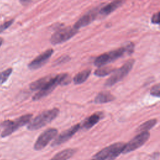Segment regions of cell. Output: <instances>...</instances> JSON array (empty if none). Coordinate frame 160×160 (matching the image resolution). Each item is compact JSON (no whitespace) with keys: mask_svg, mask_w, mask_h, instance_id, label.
Masks as SVG:
<instances>
[{"mask_svg":"<svg viewBox=\"0 0 160 160\" xmlns=\"http://www.w3.org/2000/svg\"><path fill=\"white\" fill-rule=\"evenodd\" d=\"M52 76L51 75H48L44 77H42L32 82H31L29 84V88L31 91H37V90H41L42 88H43L46 84L49 81V80L51 79Z\"/></svg>","mask_w":160,"mask_h":160,"instance_id":"cell-17","label":"cell"},{"mask_svg":"<svg viewBox=\"0 0 160 160\" xmlns=\"http://www.w3.org/2000/svg\"><path fill=\"white\" fill-rule=\"evenodd\" d=\"M71 81V78L67 73H61L52 76L46 85L33 96L32 99L39 100L50 94L58 85H67Z\"/></svg>","mask_w":160,"mask_h":160,"instance_id":"cell-2","label":"cell"},{"mask_svg":"<svg viewBox=\"0 0 160 160\" xmlns=\"http://www.w3.org/2000/svg\"><path fill=\"white\" fill-rule=\"evenodd\" d=\"M81 127L80 124H76L74 126H71L69 129L65 130L62 132L59 135L56 136L51 143V147H56L59 145H61L66 141H68L69 139H71L79 129Z\"/></svg>","mask_w":160,"mask_h":160,"instance_id":"cell-10","label":"cell"},{"mask_svg":"<svg viewBox=\"0 0 160 160\" xmlns=\"http://www.w3.org/2000/svg\"><path fill=\"white\" fill-rule=\"evenodd\" d=\"M13 22H14V19H11V20H9V21H8L5 22L4 24H1V25L0 26V32L4 31L6 29H7L8 28H9V27L12 24V23Z\"/></svg>","mask_w":160,"mask_h":160,"instance_id":"cell-23","label":"cell"},{"mask_svg":"<svg viewBox=\"0 0 160 160\" xmlns=\"http://www.w3.org/2000/svg\"><path fill=\"white\" fill-rule=\"evenodd\" d=\"M76 152L74 148H68L59 151L49 160H68L71 158Z\"/></svg>","mask_w":160,"mask_h":160,"instance_id":"cell-15","label":"cell"},{"mask_svg":"<svg viewBox=\"0 0 160 160\" xmlns=\"http://www.w3.org/2000/svg\"><path fill=\"white\" fill-rule=\"evenodd\" d=\"M157 123V119H149L142 124H141L136 129V131L138 132H142L144 131H148V130H150L152 129Z\"/></svg>","mask_w":160,"mask_h":160,"instance_id":"cell-20","label":"cell"},{"mask_svg":"<svg viewBox=\"0 0 160 160\" xmlns=\"http://www.w3.org/2000/svg\"><path fill=\"white\" fill-rule=\"evenodd\" d=\"M134 44L131 42H129L121 48L98 56L94 59V64L98 67L105 66V65L122 57L124 53L131 54L134 51Z\"/></svg>","mask_w":160,"mask_h":160,"instance_id":"cell-1","label":"cell"},{"mask_svg":"<svg viewBox=\"0 0 160 160\" xmlns=\"http://www.w3.org/2000/svg\"><path fill=\"white\" fill-rule=\"evenodd\" d=\"M115 70L116 68L112 66H102L97 69L94 71V74L95 76L98 77H104L105 76H108L111 73H113Z\"/></svg>","mask_w":160,"mask_h":160,"instance_id":"cell-19","label":"cell"},{"mask_svg":"<svg viewBox=\"0 0 160 160\" xmlns=\"http://www.w3.org/2000/svg\"><path fill=\"white\" fill-rule=\"evenodd\" d=\"M134 62L135 61L134 59H129L121 68L116 69L112 76L107 79L104 83V86L106 87H110L121 81L131 71Z\"/></svg>","mask_w":160,"mask_h":160,"instance_id":"cell-5","label":"cell"},{"mask_svg":"<svg viewBox=\"0 0 160 160\" xmlns=\"http://www.w3.org/2000/svg\"><path fill=\"white\" fill-rule=\"evenodd\" d=\"M12 71V68H9L0 72V84H2L7 81V79L11 75Z\"/></svg>","mask_w":160,"mask_h":160,"instance_id":"cell-21","label":"cell"},{"mask_svg":"<svg viewBox=\"0 0 160 160\" xmlns=\"http://www.w3.org/2000/svg\"><path fill=\"white\" fill-rule=\"evenodd\" d=\"M150 94L154 96L159 98V96H160V86L159 84H157L152 87L151 91H150Z\"/></svg>","mask_w":160,"mask_h":160,"instance_id":"cell-22","label":"cell"},{"mask_svg":"<svg viewBox=\"0 0 160 160\" xmlns=\"http://www.w3.org/2000/svg\"><path fill=\"white\" fill-rule=\"evenodd\" d=\"M59 110L58 108L44 111L31 120L28 123L27 128L30 131L40 129L54 119L59 114Z\"/></svg>","mask_w":160,"mask_h":160,"instance_id":"cell-3","label":"cell"},{"mask_svg":"<svg viewBox=\"0 0 160 160\" xmlns=\"http://www.w3.org/2000/svg\"><path fill=\"white\" fill-rule=\"evenodd\" d=\"M69 57L68 56H62V57H61L60 58H59L58 59H57L56 62H57V64H61L62 62H65L68 61H69Z\"/></svg>","mask_w":160,"mask_h":160,"instance_id":"cell-25","label":"cell"},{"mask_svg":"<svg viewBox=\"0 0 160 160\" xmlns=\"http://www.w3.org/2000/svg\"><path fill=\"white\" fill-rule=\"evenodd\" d=\"M124 144L118 142L109 145L95 154L91 160H114L122 153Z\"/></svg>","mask_w":160,"mask_h":160,"instance_id":"cell-4","label":"cell"},{"mask_svg":"<svg viewBox=\"0 0 160 160\" xmlns=\"http://www.w3.org/2000/svg\"><path fill=\"white\" fill-rule=\"evenodd\" d=\"M54 52L52 49H48L34 58L29 64L28 68L31 70H36L45 64Z\"/></svg>","mask_w":160,"mask_h":160,"instance_id":"cell-11","label":"cell"},{"mask_svg":"<svg viewBox=\"0 0 160 160\" xmlns=\"http://www.w3.org/2000/svg\"><path fill=\"white\" fill-rule=\"evenodd\" d=\"M78 30L75 29L74 27H66L61 28L56 31L51 37L50 41L51 44L57 45L62 43L72 37H73L77 32Z\"/></svg>","mask_w":160,"mask_h":160,"instance_id":"cell-8","label":"cell"},{"mask_svg":"<svg viewBox=\"0 0 160 160\" xmlns=\"http://www.w3.org/2000/svg\"><path fill=\"white\" fill-rule=\"evenodd\" d=\"M104 116L102 112H97L84 120L82 124V127L86 129H89L96 124Z\"/></svg>","mask_w":160,"mask_h":160,"instance_id":"cell-13","label":"cell"},{"mask_svg":"<svg viewBox=\"0 0 160 160\" xmlns=\"http://www.w3.org/2000/svg\"><path fill=\"white\" fill-rule=\"evenodd\" d=\"M151 22L155 24H159V12L158 11L156 13H154L151 18Z\"/></svg>","mask_w":160,"mask_h":160,"instance_id":"cell-24","label":"cell"},{"mask_svg":"<svg viewBox=\"0 0 160 160\" xmlns=\"http://www.w3.org/2000/svg\"><path fill=\"white\" fill-rule=\"evenodd\" d=\"M2 39L1 38H0V46H1V44H2Z\"/></svg>","mask_w":160,"mask_h":160,"instance_id":"cell-26","label":"cell"},{"mask_svg":"<svg viewBox=\"0 0 160 160\" xmlns=\"http://www.w3.org/2000/svg\"><path fill=\"white\" fill-rule=\"evenodd\" d=\"M115 97L109 92L102 91L99 92L94 98V102L96 104H104L114 101Z\"/></svg>","mask_w":160,"mask_h":160,"instance_id":"cell-16","label":"cell"},{"mask_svg":"<svg viewBox=\"0 0 160 160\" xmlns=\"http://www.w3.org/2000/svg\"><path fill=\"white\" fill-rule=\"evenodd\" d=\"M91 69H86L83 70L78 74L75 75V76L73 78V82L74 84H80L85 82L87 79L89 78L90 74H91Z\"/></svg>","mask_w":160,"mask_h":160,"instance_id":"cell-18","label":"cell"},{"mask_svg":"<svg viewBox=\"0 0 160 160\" xmlns=\"http://www.w3.org/2000/svg\"><path fill=\"white\" fill-rule=\"evenodd\" d=\"M58 129L56 128H49L42 132L34 144V149L36 151H40L44 149L58 134Z\"/></svg>","mask_w":160,"mask_h":160,"instance_id":"cell-9","label":"cell"},{"mask_svg":"<svg viewBox=\"0 0 160 160\" xmlns=\"http://www.w3.org/2000/svg\"><path fill=\"white\" fill-rule=\"evenodd\" d=\"M32 116V115L31 114H28L19 117L14 121H6L3 122L2 125L5 127V129L1 134V137L4 138L10 135L19 128L29 123L31 121Z\"/></svg>","mask_w":160,"mask_h":160,"instance_id":"cell-6","label":"cell"},{"mask_svg":"<svg viewBox=\"0 0 160 160\" xmlns=\"http://www.w3.org/2000/svg\"><path fill=\"white\" fill-rule=\"evenodd\" d=\"M150 137V133L148 131L139 132L126 144H124L122 151V154L132 152L144 144Z\"/></svg>","mask_w":160,"mask_h":160,"instance_id":"cell-7","label":"cell"},{"mask_svg":"<svg viewBox=\"0 0 160 160\" xmlns=\"http://www.w3.org/2000/svg\"><path fill=\"white\" fill-rule=\"evenodd\" d=\"M123 2L122 1H114L102 7L99 9V13L102 16H107L121 6Z\"/></svg>","mask_w":160,"mask_h":160,"instance_id":"cell-14","label":"cell"},{"mask_svg":"<svg viewBox=\"0 0 160 160\" xmlns=\"http://www.w3.org/2000/svg\"><path fill=\"white\" fill-rule=\"evenodd\" d=\"M97 16V11L96 10H91L89 11L86 14L83 15L81 18H79L76 22L74 24L73 27L76 29H79L82 27L88 26L91 22H92Z\"/></svg>","mask_w":160,"mask_h":160,"instance_id":"cell-12","label":"cell"}]
</instances>
